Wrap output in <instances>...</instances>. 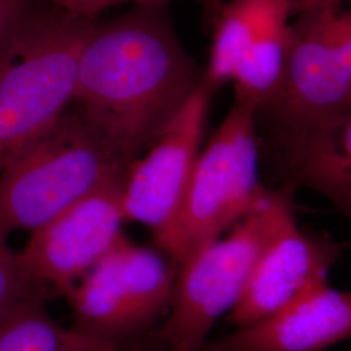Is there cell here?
<instances>
[{"mask_svg": "<svg viewBox=\"0 0 351 351\" xmlns=\"http://www.w3.org/2000/svg\"><path fill=\"white\" fill-rule=\"evenodd\" d=\"M169 3L97 21L81 51L72 104L126 167L201 88L204 68L177 36Z\"/></svg>", "mask_w": 351, "mask_h": 351, "instance_id": "obj_1", "label": "cell"}, {"mask_svg": "<svg viewBox=\"0 0 351 351\" xmlns=\"http://www.w3.org/2000/svg\"><path fill=\"white\" fill-rule=\"evenodd\" d=\"M97 21L53 5L27 10L0 46V171L72 104L80 55Z\"/></svg>", "mask_w": 351, "mask_h": 351, "instance_id": "obj_2", "label": "cell"}, {"mask_svg": "<svg viewBox=\"0 0 351 351\" xmlns=\"http://www.w3.org/2000/svg\"><path fill=\"white\" fill-rule=\"evenodd\" d=\"M72 106L0 171V234L33 233L125 175L112 145Z\"/></svg>", "mask_w": 351, "mask_h": 351, "instance_id": "obj_3", "label": "cell"}, {"mask_svg": "<svg viewBox=\"0 0 351 351\" xmlns=\"http://www.w3.org/2000/svg\"><path fill=\"white\" fill-rule=\"evenodd\" d=\"M294 190L272 189L226 237L197 247L177 267L169 313L156 336L165 351H203L210 330L237 304L268 241L295 215Z\"/></svg>", "mask_w": 351, "mask_h": 351, "instance_id": "obj_4", "label": "cell"}, {"mask_svg": "<svg viewBox=\"0 0 351 351\" xmlns=\"http://www.w3.org/2000/svg\"><path fill=\"white\" fill-rule=\"evenodd\" d=\"M259 164L255 110L234 99L197 158L175 220L154 237L176 269L190 252L221 237L265 201L272 189L261 181Z\"/></svg>", "mask_w": 351, "mask_h": 351, "instance_id": "obj_5", "label": "cell"}, {"mask_svg": "<svg viewBox=\"0 0 351 351\" xmlns=\"http://www.w3.org/2000/svg\"><path fill=\"white\" fill-rule=\"evenodd\" d=\"M350 0H324L295 16L280 82L255 112L261 146L351 112Z\"/></svg>", "mask_w": 351, "mask_h": 351, "instance_id": "obj_6", "label": "cell"}, {"mask_svg": "<svg viewBox=\"0 0 351 351\" xmlns=\"http://www.w3.org/2000/svg\"><path fill=\"white\" fill-rule=\"evenodd\" d=\"M176 272L162 251L124 237L65 295L71 326L114 343L150 337L169 313Z\"/></svg>", "mask_w": 351, "mask_h": 351, "instance_id": "obj_7", "label": "cell"}, {"mask_svg": "<svg viewBox=\"0 0 351 351\" xmlns=\"http://www.w3.org/2000/svg\"><path fill=\"white\" fill-rule=\"evenodd\" d=\"M291 0H226L211 26L203 82L216 93L233 82L234 99L255 112L275 93L291 42Z\"/></svg>", "mask_w": 351, "mask_h": 351, "instance_id": "obj_8", "label": "cell"}, {"mask_svg": "<svg viewBox=\"0 0 351 351\" xmlns=\"http://www.w3.org/2000/svg\"><path fill=\"white\" fill-rule=\"evenodd\" d=\"M123 181L124 177L97 190L30 233L17 255L32 282L66 295L125 237Z\"/></svg>", "mask_w": 351, "mask_h": 351, "instance_id": "obj_9", "label": "cell"}, {"mask_svg": "<svg viewBox=\"0 0 351 351\" xmlns=\"http://www.w3.org/2000/svg\"><path fill=\"white\" fill-rule=\"evenodd\" d=\"M213 94L202 82L175 119L126 167L121 186L125 221L150 228L154 237L172 224L182 203Z\"/></svg>", "mask_w": 351, "mask_h": 351, "instance_id": "obj_10", "label": "cell"}, {"mask_svg": "<svg viewBox=\"0 0 351 351\" xmlns=\"http://www.w3.org/2000/svg\"><path fill=\"white\" fill-rule=\"evenodd\" d=\"M343 249L345 243L301 229L295 215L290 216L261 252L229 322L237 328L247 326L328 284Z\"/></svg>", "mask_w": 351, "mask_h": 351, "instance_id": "obj_11", "label": "cell"}, {"mask_svg": "<svg viewBox=\"0 0 351 351\" xmlns=\"http://www.w3.org/2000/svg\"><path fill=\"white\" fill-rule=\"evenodd\" d=\"M350 335V293L324 284L203 351H324Z\"/></svg>", "mask_w": 351, "mask_h": 351, "instance_id": "obj_12", "label": "cell"}, {"mask_svg": "<svg viewBox=\"0 0 351 351\" xmlns=\"http://www.w3.org/2000/svg\"><path fill=\"white\" fill-rule=\"evenodd\" d=\"M276 160L282 185L311 189L345 216L351 213V112L261 146Z\"/></svg>", "mask_w": 351, "mask_h": 351, "instance_id": "obj_13", "label": "cell"}, {"mask_svg": "<svg viewBox=\"0 0 351 351\" xmlns=\"http://www.w3.org/2000/svg\"><path fill=\"white\" fill-rule=\"evenodd\" d=\"M0 351H165L156 333L147 339L114 343L59 324L43 300L29 301L0 319Z\"/></svg>", "mask_w": 351, "mask_h": 351, "instance_id": "obj_14", "label": "cell"}, {"mask_svg": "<svg viewBox=\"0 0 351 351\" xmlns=\"http://www.w3.org/2000/svg\"><path fill=\"white\" fill-rule=\"evenodd\" d=\"M7 239L0 234V319L26 302L43 300L45 293L27 278Z\"/></svg>", "mask_w": 351, "mask_h": 351, "instance_id": "obj_15", "label": "cell"}, {"mask_svg": "<svg viewBox=\"0 0 351 351\" xmlns=\"http://www.w3.org/2000/svg\"><path fill=\"white\" fill-rule=\"evenodd\" d=\"M50 3V5L58 7L65 12L84 16V17H97L101 11L108 10L114 5L121 4H154V3H169L171 0H45ZM203 7H206L207 0H195Z\"/></svg>", "mask_w": 351, "mask_h": 351, "instance_id": "obj_16", "label": "cell"}, {"mask_svg": "<svg viewBox=\"0 0 351 351\" xmlns=\"http://www.w3.org/2000/svg\"><path fill=\"white\" fill-rule=\"evenodd\" d=\"M29 10V0H0V46Z\"/></svg>", "mask_w": 351, "mask_h": 351, "instance_id": "obj_17", "label": "cell"}, {"mask_svg": "<svg viewBox=\"0 0 351 351\" xmlns=\"http://www.w3.org/2000/svg\"><path fill=\"white\" fill-rule=\"evenodd\" d=\"M226 0H207L206 7H204V23L211 29L213 21L219 13V10L221 5L226 3Z\"/></svg>", "mask_w": 351, "mask_h": 351, "instance_id": "obj_18", "label": "cell"}, {"mask_svg": "<svg viewBox=\"0 0 351 351\" xmlns=\"http://www.w3.org/2000/svg\"><path fill=\"white\" fill-rule=\"evenodd\" d=\"M322 1L324 0H291V16L295 17L297 14L307 11L308 8L314 7Z\"/></svg>", "mask_w": 351, "mask_h": 351, "instance_id": "obj_19", "label": "cell"}]
</instances>
